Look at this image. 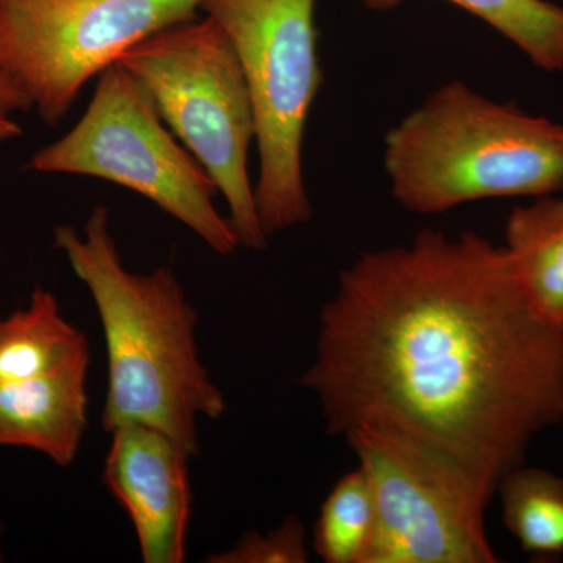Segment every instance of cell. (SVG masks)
Here are the masks:
<instances>
[{
    "mask_svg": "<svg viewBox=\"0 0 563 563\" xmlns=\"http://www.w3.org/2000/svg\"><path fill=\"white\" fill-rule=\"evenodd\" d=\"M299 384L329 433H404L498 490L563 422V332L532 309L504 247L422 229L340 274Z\"/></svg>",
    "mask_w": 563,
    "mask_h": 563,
    "instance_id": "1",
    "label": "cell"
},
{
    "mask_svg": "<svg viewBox=\"0 0 563 563\" xmlns=\"http://www.w3.org/2000/svg\"><path fill=\"white\" fill-rule=\"evenodd\" d=\"M54 242L90 291L101 320L109 374L103 431L150 426L198 457V420L221 418L225 399L201 362L198 314L176 274L166 266L129 272L102 206L95 207L81 233L55 228Z\"/></svg>",
    "mask_w": 563,
    "mask_h": 563,
    "instance_id": "2",
    "label": "cell"
},
{
    "mask_svg": "<svg viewBox=\"0 0 563 563\" xmlns=\"http://www.w3.org/2000/svg\"><path fill=\"white\" fill-rule=\"evenodd\" d=\"M384 165L393 198L418 214L540 198L563 190V124L454 80L387 133Z\"/></svg>",
    "mask_w": 563,
    "mask_h": 563,
    "instance_id": "3",
    "label": "cell"
},
{
    "mask_svg": "<svg viewBox=\"0 0 563 563\" xmlns=\"http://www.w3.org/2000/svg\"><path fill=\"white\" fill-rule=\"evenodd\" d=\"M117 63L146 88L169 131L210 174L240 246L266 247L247 173L254 110L242 65L218 22L198 16L174 24Z\"/></svg>",
    "mask_w": 563,
    "mask_h": 563,
    "instance_id": "4",
    "label": "cell"
},
{
    "mask_svg": "<svg viewBox=\"0 0 563 563\" xmlns=\"http://www.w3.org/2000/svg\"><path fill=\"white\" fill-rule=\"evenodd\" d=\"M317 0H202L231 40L250 90L258 150L254 198L266 236L309 221L302 144L322 74Z\"/></svg>",
    "mask_w": 563,
    "mask_h": 563,
    "instance_id": "5",
    "label": "cell"
},
{
    "mask_svg": "<svg viewBox=\"0 0 563 563\" xmlns=\"http://www.w3.org/2000/svg\"><path fill=\"white\" fill-rule=\"evenodd\" d=\"M27 169L111 181L155 203L222 257L240 247L231 220L214 206L220 191L210 174L169 131L146 88L118 63L99 76L80 121L36 151Z\"/></svg>",
    "mask_w": 563,
    "mask_h": 563,
    "instance_id": "6",
    "label": "cell"
},
{
    "mask_svg": "<svg viewBox=\"0 0 563 563\" xmlns=\"http://www.w3.org/2000/svg\"><path fill=\"white\" fill-rule=\"evenodd\" d=\"M372 490L363 563H495L485 512L496 487L428 444L361 426L344 435Z\"/></svg>",
    "mask_w": 563,
    "mask_h": 563,
    "instance_id": "7",
    "label": "cell"
},
{
    "mask_svg": "<svg viewBox=\"0 0 563 563\" xmlns=\"http://www.w3.org/2000/svg\"><path fill=\"white\" fill-rule=\"evenodd\" d=\"M202 0H0V73L58 124L87 81L154 33L195 20Z\"/></svg>",
    "mask_w": 563,
    "mask_h": 563,
    "instance_id": "8",
    "label": "cell"
},
{
    "mask_svg": "<svg viewBox=\"0 0 563 563\" xmlns=\"http://www.w3.org/2000/svg\"><path fill=\"white\" fill-rule=\"evenodd\" d=\"M102 481L135 529L144 563L187 559L191 455L168 433L144 424L110 432Z\"/></svg>",
    "mask_w": 563,
    "mask_h": 563,
    "instance_id": "9",
    "label": "cell"
},
{
    "mask_svg": "<svg viewBox=\"0 0 563 563\" xmlns=\"http://www.w3.org/2000/svg\"><path fill=\"white\" fill-rule=\"evenodd\" d=\"M88 368L0 383V446L27 448L55 465H73L88 426Z\"/></svg>",
    "mask_w": 563,
    "mask_h": 563,
    "instance_id": "10",
    "label": "cell"
},
{
    "mask_svg": "<svg viewBox=\"0 0 563 563\" xmlns=\"http://www.w3.org/2000/svg\"><path fill=\"white\" fill-rule=\"evenodd\" d=\"M90 358L87 336L44 288H35L25 309L0 318V383L51 376L90 365Z\"/></svg>",
    "mask_w": 563,
    "mask_h": 563,
    "instance_id": "11",
    "label": "cell"
},
{
    "mask_svg": "<svg viewBox=\"0 0 563 563\" xmlns=\"http://www.w3.org/2000/svg\"><path fill=\"white\" fill-rule=\"evenodd\" d=\"M504 250L532 309L563 332V198L540 196L515 207Z\"/></svg>",
    "mask_w": 563,
    "mask_h": 563,
    "instance_id": "12",
    "label": "cell"
},
{
    "mask_svg": "<svg viewBox=\"0 0 563 563\" xmlns=\"http://www.w3.org/2000/svg\"><path fill=\"white\" fill-rule=\"evenodd\" d=\"M503 518L525 553L563 555V477L532 466H517L498 485Z\"/></svg>",
    "mask_w": 563,
    "mask_h": 563,
    "instance_id": "13",
    "label": "cell"
},
{
    "mask_svg": "<svg viewBox=\"0 0 563 563\" xmlns=\"http://www.w3.org/2000/svg\"><path fill=\"white\" fill-rule=\"evenodd\" d=\"M374 11L395 9L404 0H362ZM490 25L515 44L537 68L563 69V9L548 0H446Z\"/></svg>",
    "mask_w": 563,
    "mask_h": 563,
    "instance_id": "14",
    "label": "cell"
},
{
    "mask_svg": "<svg viewBox=\"0 0 563 563\" xmlns=\"http://www.w3.org/2000/svg\"><path fill=\"white\" fill-rule=\"evenodd\" d=\"M374 503L362 470L336 481L314 525L313 547L328 563H363L372 542Z\"/></svg>",
    "mask_w": 563,
    "mask_h": 563,
    "instance_id": "15",
    "label": "cell"
},
{
    "mask_svg": "<svg viewBox=\"0 0 563 563\" xmlns=\"http://www.w3.org/2000/svg\"><path fill=\"white\" fill-rule=\"evenodd\" d=\"M309 561L301 520L287 518L268 533L246 532L231 550L209 555L210 563H303Z\"/></svg>",
    "mask_w": 563,
    "mask_h": 563,
    "instance_id": "16",
    "label": "cell"
},
{
    "mask_svg": "<svg viewBox=\"0 0 563 563\" xmlns=\"http://www.w3.org/2000/svg\"><path fill=\"white\" fill-rule=\"evenodd\" d=\"M31 109L32 103L27 96L9 77L0 73V117L11 118L14 113Z\"/></svg>",
    "mask_w": 563,
    "mask_h": 563,
    "instance_id": "17",
    "label": "cell"
},
{
    "mask_svg": "<svg viewBox=\"0 0 563 563\" xmlns=\"http://www.w3.org/2000/svg\"><path fill=\"white\" fill-rule=\"evenodd\" d=\"M22 135V128L13 118L0 117V144L18 139Z\"/></svg>",
    "mask_w": 563,
    "mask_h": 563,
    "instance_id": "18",
    "label": "cell"
}]
</instances>
